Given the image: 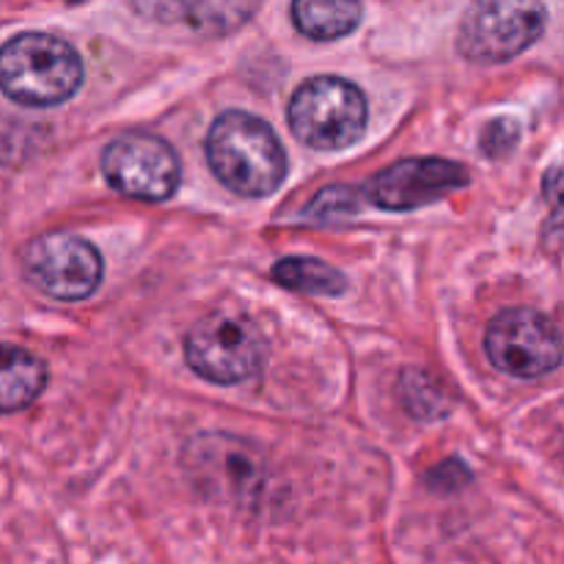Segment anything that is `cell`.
Instances as JSON below:
<instances>
[{
	"label": "cell",
	"instance_id": "cell-12",
	"mask_svg": "<svg viewBox=\"0 0 564 564\" xmlns=\"http://www.w3.org/2000/svg\"><path fill=\"white\" fill-rule=\"evenodd\" d=\"M47 383L42 358L14 345H0V413L25 411Z\"/></svg>",
	"mask_w": 564,
	"mask_h": 564
},
{
	"label": "cell",
	"instance_id": "cell-5",
	"mask_svg": "<svg viewBox=\"0 0 564 564\" xmlns=\"http://www.w3.org/2000/svg\"><path fill=\"white\" fill-rule=\"evenodd\" d=\"M185 358L198 378L235 386L262 369L264 339L242 314H209L187 334Z\"/></svg>",
	"mask_w": 564,
	"mask_h": 564
},
{
	"label": "cell",
	"instance_id": "cell-10",
	"mask_svg": "<svg viewBox=\"0 0 564 564\" xmlns=\"http://www.w3.org/2000/svg\"><path fill=\"white\" fill-rule=\"evenodd\" d=\"M149 20L191 28L202 36H226L246 25L262 0H132Z\"/></svg>",
	"mask_w": 564,
	"mask_h": 564
},
{
	"label": "cell",
	"instance_id": "cell-14",
	"mask_svg": "<svg viewBox=\"0 0 564 564\" xmlns=\"http://www.w3.org/2000/svg\"><path fill=\"white\" fill-rule=\"evenodd\" d=\"M273 279L286 290L303 292V295H345L347 281L334 264L312 257H286L273 268Z\"/></svg>",
	"mask_w": 564,
	"mask_h": 564
},
{
	"label": "cell",
	"instance_id": "cell-17",
	"mask_svg": "<svg viewBox=\"0 0 564 564\" xmlns=\"http://www.w3.org/2000/svg\"><path fill=\"white\" fill-rule=\"evenodd\" d=\"M518 135H521V130H518L516 119L490 121V127L485 130V138H482L485 152H488L490 158H501V154H507L512 147H516Z\"/></svg>",
	"mask_w": 564,
	"mask_h": 564
},
{
	"label": "cell",
	"instance_id": "cell-15",
	"mask_svg": "<svg viewBox=\"0 0 564 564\" xmlns=\"http://www.w3.org/2000/svg\"><path fill=\"white\" fill-rule=\"evenodd\" d=\"M402 397H405L408 411L416 419H424V422L446 413L444 391L435 386V380L427 372H416V369L405 372V378H402Z\"/></svg>",
	"mask_w": 564,
	"mask_h": 564
},
{
	"label": "cell",
	"instance_id": "cell-9",
	"mask_svg": "<svg viewBox=\"0 0 564 564\" xmlns=\"http://www.w3.org/2000/svg\"><path fill=\"white\" fill-rule=\"evenodd\" d=\"M468 180L471 176L460 163L441 158H411L375 174L364 187V198L389 213H408V209L427 207L449 196L452 191H460Z\"/></svg>",
	"mask_w": 564,
	"mask_h": 564
},
{
	"label": "cell",
	"instance_id": "cell-1",
	"mask_svg": "<svg viewBox=\"0 0 564 564\" xmlns=\"http://www.w3.org/2000/svg\"><path fill=\"white\" fill-rule=\"evenodd\" d=\"M207 163L220 185L242 198H264L286 176V152L268 121L226 110L207 132Z\"/></svg>",
	"mask_w": 564,
	"mask_h": 564
},
{
	"label": "cell",
	"instance_id": "cell-3",
	"mask_svg": "<svg viewBox=\"0 0 564 564\" xmlns=\"http://www.w3.org/2000/svg\"><path fill=\"white\" fill-rule=\"evenodd\" d=\"M290 127L295 138L319 152H341L367 132V97L345 77H312L290 99Z\"/></svg>",
	"mask_w": 564,
	"mask_h": 564
},
{
	"label": "cell",
	"instance_id": "cell-8",
	"mask_svg": "<svg viewBox=\"0 0 564 564\" xmlns=\"http://www.w3.org/2000/svg\"><path fill=\"white\" fill-rule=\"evenodd\" d=\"M102 174L113 191L138 202H165L182 182L174 149L152 132H127L102 152Z\"/></svg>",
	"mask_w": 564,
	"mask_h": 564
},
{
	"label": "cell",
	"instance_id": "cell-11",
	"mask_svg": "<svg viewBox=\"0 0 564 564\" xmlns=\"http://www.w3.org/2000/svg\"><path fill=\"white\" fill-rule=\"evenodd\" d=\"M187 460L193 474L209 485L213 494H226L242 499L259 482L257 457L242 449L240 441L220 438V435H202L187 446Z\"/></svg>",
	"mask_w": 564,
	"mask_h": 564
},
{
	"label": "cell",
	"instance_id": "cell-2",
	"mask_svg": "<svg viewBox=\"0 0 564 564\" xmlns=\"http://www.w3.org/2000/svg\"><path fill=\"white\" fill-rule=\"evenodd\" d=\"M83 83L77 50L53 33H20L0 47V91L20 105H61Z\"/></svg>",
	"mask_w": 564,
	"mask_h": 564
},
{
	"label": "cell",
	"instance_id": "cell-6",
	"mask_svg": "<svg viewBox=\"0 0 564 564\" xmlns=\"http://www.w3.org/2000/svg\"><path fill=\"white\" fill-rule=\"evenodd\" d=\"M485 350L499 372L523 380L543 378L562 361L560 330L538 308H507L494 317Z\"/></svg>",
	"mask_w": 564,
	"mask_h": 564
},
{
	"label": "cell",
	"instance_id": "cell-13",
	"mask_svg": "<svg viewBox=\"0 0 564 564\" xmlns=\"http://www.w3.org/2000/svg\"><path fill=\"white\" fill-rule=\"evenodd\" d=\"M364 20L361 0H292V22L314 42H334Z\"/></svg>",
	"mask_w": 564,
	"mask_h": 564
},
{
	"label": "cell",
	"instance_id": "cell-7",
	"mask_svg": "<svg viewBox=\"0 0 564 564\" xmlns=\"http://www.w3.org/2000/svg\"><path fill=\"white\" fill-rule=\"evenodd\" d=\"M22 268L39 292L66 303L94 295L102 281L99 251L69 231H47L28 242Z\"/></svg>",
	"mask_w": 564,
	"mask_h": 564
},
{
	"label": "cell",
	"instance_id": "cell-4",
	"mask_svg": "<svg viewBox=\"0 0 564 564\" xmlns=\"http://www.w3.org/2000/svg\"><path fill=\"white\" fill-rule=\"evenodd\" d=\"M543 0H474L457 31V50L474 64H505L545 33Z\"/></svg>",
	"mask_w": 564,
	"mask_h": 564
},
{
	"label": "cell",
	"instance_id": "cell-16",
	"mask_svg": "<svg viewBox=\"0 0 564 564\" xmlns=\"http://www.w3.org/2000/svg\"><path fill=\"white\" fill-rule=\"evenodd\" d=\"M358 207H361V196L352 187L334 185L312 198V204L303 209V218L317 220V224H341L345 218H352Z\"/></svg>",
	"mask_w": 564,
	"mask_h": 564
}]
</instances>
